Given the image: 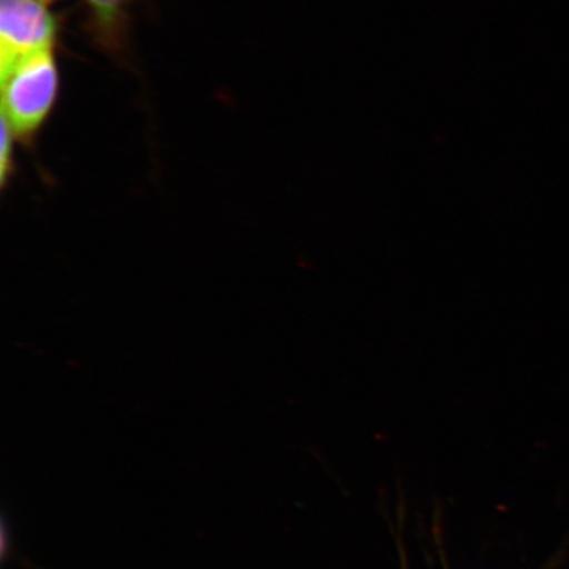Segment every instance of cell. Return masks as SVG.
<instances>
[{
    "label": "cell",
    "mask_w": 569,
    "mask_h": 569,
    "mask_svg": "<svg viewBox=\"0 0 569 569\" xmlns=\"http://www.w3.org/2000/svg\"><path fill=\"white\" fill-rule=\"evenodd\" d=\"M2 78V119L16 140L31 144L52 112L59 91L53 47L19 61Z\"/></svg>",
    "instance_id": "1"
},
{
    "label": "cell",
    "mask_w": 569,
    "mask_h": 569,
    "mask_svg": "<svg viewBox=\"0 0 569 569\" xmlns=\"http://www.w3.org/2000/svg\"><path fill=\"white\" fill-rule=\"evenodd\" d=\"M56 31L46 0H0V77L26 57L53 47Z\"/></svg>",
    "instance_id": "2"
},
{
    "label": "cell",
    "mask_w": 569,
    "mask_h": 569,
    "mask_svg": "<svg viewBox=\"0 0 569 569\" xmlns=\"http://www.w3.org/2000/svg\"><path fill=\"white\" fill-rule=\"evenodd\" d=\"M128 0H89L97 26L104 33H111L116 30L120 12H122Z\"/></svg>",
    "instance_id": "3"
},
{
    "label": "cell",
    "mask_w": 569,
    "mask_h": 569,
    "mask_svg": "<svg viewBox=\"0 0 569 569\" xmlns=\"http://www.w3.org/2000/svg\"><path fill=\"white\" fill-rule=\"evenodd\" d=\"M16 140L10 130L9 124L4 122L2 119V176H0V180H2V187L6 188L7 182H9L10 177L13 172V158H12V141Z\"/></svg>",
    "instance_id": "4"
}]
</instances>
